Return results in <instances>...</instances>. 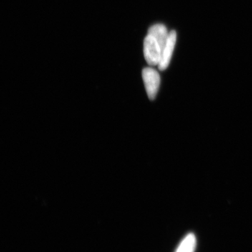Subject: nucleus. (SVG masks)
Here are the masks:
<instances>
[{
    "instance_id": "20e7f679",
    "label": "nucleus",
    "mask_w": 252,
    "mask_h": 252,
    "mask_svg": "<svg viewBox=\"0 0 252 252\" xmlns=\"http://www.w3.org/2000/svg\"><path fill=\"white\" fill-rule=\"evenodd\" d=\"M169 33L170 32L167 31L166 26H164L163 24L154 25L149 28L148 31V34L153 36L158 41L159 45L161 47L162 51L168 39Z\"/></svg>"
},
{
    "instance_id": "39448f33",
    "label": "nucleus",
    "mask_w": 252,
    "mask_h": 252,
    "mask_svg": "<svg viewBox=\"0 0 252 252\" xmlns=\"http://www.w3.org/2000/svg\"><path fill=\"white\" fill-rule=\"evenodd\" d=\"M195 246V236L193 234H189L180 244L177 252H193Z\"/></svg>"
},
{
    "instance_id": "7ed1b4c3",
    "label": "nucleus",
    "mask_w": 252,
    "mask_h": 252,
    "mask_svg": "<svg viewBox=\"0 0 252 252\" xmlns=\"http://www.w3.org/2000/svg\"><path fill=\"white\" fill-rule=\"evenodd\" d=\"M176 41H177V32L175 31H170L166 44L162 49L161 60L158 66L159 70L164 71L168 67L171 61L174 50H175Z\"/></svg>"
},
{
    "instance_id": "f257e3e1",
    "label": "nucleus",
    "mask_w": 252,
    "mask_h": 252,
    "mask_svg": "<svg viewBox=\"0 0 252 252\" xmlns=\"http://www.w3.org/2000/svg\"><path fill=\"white\" fill-rule=\"evenodd\" d=\"M144 59L151 67L158 66L162 57V49L153 36L147 34L144 40Z\"/></svg>"
},
{
    "instance_id": "f03ea898",
    "label": "nucleus",
    "mask_w": 252,
    "mask_h": 252,
    "mask_svg": "<svg viewBox=\"0 0 252 252\" xmlns=\"http://www.w3.org/2000/svg\"><path fill=\"white\" fill-rule=\"evenodd\" d=\"M142 79L149 98L153 100L157 97L160 88V74L153 67H146L142 70Z\"/></svg>"
}]
</instances>
